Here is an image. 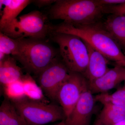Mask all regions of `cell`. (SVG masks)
Instances as JSON below:
<instances>
[{
  "label": "cell",
  "instance_id": "1",
  "mask_svg": "<svg viewBox=\"0 0 125 125\" xmlns=\"http://www.w3.org/2000/svg\"><path fill=\"white\" fill-rule=\"evenodd\" d=\"M51 31L73 34L103 54L108 60L125 67V55L115 40L99 21L86 25L74 24L62 22L52 25Z\"/></svg>",
  "mask_w": 125,
  "mask_h": 125
},
{
  "label": "cell",
  "instance_id": "2",
  "mask_svg": "<svg viewBox=\"0 0 125 125\" xmlns=\"http://www.w3.org/2000/svg\"><path fill=\"white\" fill-rule=\"evenodd\" d=\"M105 8L98 0H57L49 9V16L67 23L89 24L100 21Z\"/></svg>",
  "mask_w": 125,
  "mask_h": 125
},
{
  "label": "cell",
  "instance_id": "3",
  "mask_svg": "<svg viewBox=\"0 0 125 125\" xmlns=\"http://www.w3.org/2000/svg\"><path fill=\"white\" fill-rule=\"evenodd\" d=\"M18 39L19 51L13 57L20 62L28 73L37 76L59 53L45 39Z\"/></svg>",
  "mask_w": 125,
  "mask_h": 125
},
{
  "label": "cell",
  "instance_id": "4",
  "mask_svg": "<svg viewBox=\"0 0 125 125\" xmlns=\"http://www.w3.org/2000/svg\"><path fill=\"white\" fill-rule=\"evenodd\" d=\"M49 35L58 45L60 57L69 71L83 73L89 61L88 52L84 42L69 34L52 31Z\"/></svg>",
  "mask_w": 125,
  "mask_h": 125
},
{
  "label": "cell",
  "instance_id": "5",
  "mask_svg": "<svg viewBox=\"0 0 125 125\" xmlns=\"http://www.w3.org/2000/svg\"><path fill=\"white\" fill-rule=\"evenodd\" d=\"M52 25L47 16L38 10L19 16L0 30L11 38L45 39L51 32Z\"/></svg>",
  "mask_w": 125,
  "mask_h": 125
},
{
  "label": "cell",
  "instance_id": "6",
  "mask_svg": "<svg viewBox=\"0 0 125 125\" xmlns=\"http://www.w3.org/2000/svg\"><path fill=\"white\" fill-rule=\"evenodd\" d=\"M11 102L27 125H44L65 120L66 118L64 110L60 105L48 104L27 97Z\"/></svg>",
  "mask_w": 125,
  "mask_h": 125
},
{
  "label": "cell",
  "instance_id": "7",
  "mask_svg": "<svg viewBox=\"0 0 125 125\" xmlns=\"http://www.w3.org/2000/svg\"><path fill=\"white\" fill-rule=\"evenodd\" d=\"M70 72L57 56L38 75V85L51 101H57L58 91Z\"/></svg>",
  "mask_w": 125,
  "mask_h": 125
},
{
  "label": "cell",
  "instance_id": "8",
  "mask_svg": "<svg viewBox=\"0 0 125 125\" xmlns=\"http://www.w3.org/2000/svg\"><path fill=\"white\" fill-rule=\"evenodd\" d=\"M88 88V82L83 74L70 72L57 97V102L64 110L66 118L70 114L83 92Z\"/></svg>",
  "mask_w": 125,
  "mask_h": 125
},
{
  "label": "cell",
  "instance_id": "9",
  "mask_svg": "<svg viewBox=\"0 0 125 125\" xmlns=\"http://www.w3.org/2000/svg\"><path fill=\"white\" fill-rule=\"evenodd\" d=\"M96 101L88 88L81 96L70 114L66 117V125H90Z\"/></svg>",
  "mask_w": 125,
  "mask_h": 125
},
{
  "label": "cell",
  "instance_id": "10",
  "mask_svg": "<svg viewBox=\"0 0 125 125\" xmlns=\"http://www.w3.org/2000/svg\"><path fill=\"white\" fill-rule=\"evenodd\" d=\"M125 81V67L115 64L103 76L88 82V88L92 94L106 93Z\"/></svg>",
  "mask_w": 125,
  "mask_h": 125
},
{
  "label": "cell",
  "instance_id": "11",
  "mask_svg": "<svg viewBox=\"0 0 125 125\" xmlns=\"http://www.w3.org/2000/svg\"><path fill=\"white\" fill-rule=\"evenodd\" d=\"M84 42L88 52L89 61L87 69L83 74L90 82L100 78L109 70L108 64L109 61L100 52Z\"/></svg>",
  "mask_w": 125,
  "mask_h": 125
},
{
  "label": "cell",
  "instance_id": "12",
  "mask_svg": "<svg viewBox=\"0 0 125 125\" xmlns=\"http://www.w3.org/2000/svg\"><path fill=\"white\" fill-rule=\"evenodd\" d=\"M24 74L15 58L8 55L0 60V83L1 87L22 80Z\"/></svg>",
  "mask_w": 125,
  "mask_h": 125
},
{
  "label": "cell",
  "instance_id": "13",
  "mask_svg": "<svg viewBox=\"0 0 125 125\" xmlns=\"http://www.w3.org/2000/svg\"><path fill=\"white\" fill-rule=\"evenodd\" d=\"M103 23L125 55V16L111 14Z\"/></svg>",
  "mask_w": 125,
  "mask_h": 125
},
{
  "label": "cell",
  "instance_id": "14",
  "mask_svg": "<svg viewBox=\"0 0 125 125\" xmlns=\"http://www.w3.org/2000/svg\"><path fill=\"white\" fill-rule=\"evenodd\" d=\"M31 2L29 0H0V9L3 8V10L0 20V30L17 18Z\"/></svg>",
  "mask_w": 125,
  "mask_h": 125
},
{
  "label": "cell",
  "instance_id": "15",
  "mask_svg": "<svg viewBox=\"0 0 125 125\" xmlns=\"http://www.w3.org/2000/svg\"><path fill=\"white\" fill-rule=\"evenodd\" d=\"M103 107L97 120L103 125H115L125 119V108L111 103H102Z\"/></svg>",
  "mask_w": 125,
  "mask_h": 125
},
{
  "label": "cell",
  "instance_id": "16",
  "mask_svg": "<svg viewBox=\"0 0 125 125\" xmlns=\"http://www.w3.org/2000/svg\"><path fill=\"white\" fill-rule=\"evenodd\" d=\"M0 125H27L13 104L6 98L0 106Z\"/></svg>",
  "mask_w": 125,
  "mask_h": 125
},
{
  "label": "cell",
  "instance_id": "17",
  "mask_svg": "<svg viewBox=\"0 0 125 125\" xmlns=\"http://www.w3.org/2000/svg\"><path fill=\"white\" fill-rule=\"evenodd\" d=\"M21 81L25 94L27 98L32 100L47 103L42 89L30 74L27 73L24 74Z\"/></svg>",
  "mask_w": 125,
  "mask_h": 125
},
{
  "label": "cell",
  "instance_id": "18",
  "mask_svg": "<svg viewBox=\"0 0 125 125\" xmlns=\"http://www.w3.org/2000/svg\"><path fill=\"white\" fill-rule=\"evenodd\" d=\"M19 45V39L11 38L0 32V60L6 56L15 57L18 53Z\"/></svg>",
  "mask_w": 125,
  "mask_h": 125
},
{
  "label": "cell",
  "instance_id": "19",
  "mask_svg": "<svg viewBox=\"0 0 125 125\" xmlns=\"http://www.w3.org/2000/svg\"><path fill=\"white\" fill-rule=\"evenodd\" d=\"M94 98L96 102L101 103H110L125 108V86L112 94L107 93L99 94L94 97Z\"/></svg>",
  "mask_w": 125,
  "mask_h": 125
},
{
  "label": "cell",
  "instance_id": "20",
  "mask_svg": "<svg viewBox=\"0 0 125 125\" xmlns=\"http://www.w3.org/2000/svg\"><path fill=\"white\" fill-rule=\"evenodd\" d=\"M2 87L4 97L10 101H18L27 97L25 94L21 80Z\"/></svg>",
  "mask_w": 125,
  "mask_h": 125
},
{
  "label": "cell",
  "instance_id": "21",
  "mask_svg": "<svg viewBox=\"0 0 125 125\" xmlns=\"http://www.w3.org/2000/svg\"><path fill=\"white\" fill-rule=\"evenodd\" d=\"M105 11L106 13L119 15L125 16V4L105 6Z\"/></svg>",
  "mask_w": 125,
  "mask_h": 125
},
{
  "label": "cell",
  "instance_id": "22",
  "mask_svg": "<svg viewBox=\"0 0 125 125\" xmlns=\"http://www.w3.org/2000/svg\"><path fill=\"white\" fill-rule=\"evenodd\" d=\"M98 2L104 6H112L125 4V0H98Z\"/></svg>",
  "mask_w": 125,
  "mask_h": 125
},
{
  "label": "cell",
  "instance_id": "23",
  "mask_svg": "<svg viewBox=\"0 0 125 125\" xmlns=\"http://www.w3.org/2000/svg\"><path fill=\"white\" fill-rule=\"evenodd\" d=\"M56 1V0H31V2H32L36 6L40 8L50 5L55 3Z\"/></svg>",
  "mask_w": 125,
  "mask_h": 125
},
{
  "label": "cell",
  "instance_id": "24",
  "mask_svg": "<svg viewBox=\"0 0 125 125\" xmlns=\"http://www.w3.org/2000/svg\"><path fill=\"white\" fill-rule=\"evenodd\" d=\"M115 125H125V119L121 121L118 123H117Z\"/></svg>",
  "mask_w": 125,
  "mask_h": 125
},
{
  "label": "cell",
  "instance_id": "25",
  "mask_svg": "<svg viewBox=\"0 0 125 125\" xmlns=\"http://www.w3.org/2000/svg\"><path fill=\"white\" fill-rule=\"evenodd\" d=\"M53 125H66L65 123V120L61 121L60 122H59L57 124Z\"/></svg>",
  "mask_w": 125,
  "mask_h": 125
},
{
  "label": "cell",
  "instance_id": "26",
  "mask_svg": "<svg viewBox=\"0 0 125 125\" xmlns=\"http://www.w3.org/2000/svg\"><path fill=\"white\" fill-rule=\"evenodd\" d=\"M93 125H103L101 123V122H100L98 120H97H97L96 121H95V122H94V123Z\"/></svg>",
  "mask_w": 125,
  "mask_h": 125
}]
</instances>
